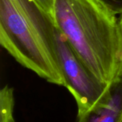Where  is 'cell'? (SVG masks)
Returning a JSON list of instances; mask_svg holds the SVG:
<instances>
[{
  "mask_svg": "<svg viewBox=\"0 0 122 122\" xmlns=\"http://www.w3.org/2000/svg\"><path fill=\"white\" fill-rule=\"evenodd\" d=\"M51 16L92 75L110 85L122 71L118 14L101 0H53Z\"/></svg>",
  "mask_w": 122,
  "mask_h": 122,
  "instance_id": "6da1fadb",
  "label": "cell"
},
{
  "mask_svg": "<svg viewBox=\"0 0 122 122\" xmlns=\"http://www.w3.org/2000/svg\"><path fill=\"white\" fill-rule=\"evenodd\" d=\"M0 43L25 68L49 83L66 86L53 20L34 0H0Z\"/></svg>",
  "mask_w": 122,
  "mask_h": 122,
  "instance_id": "7a4b0ae2",
  "label": "cell"
},
{
  "mask_svg": "<svg viewBox=\"0 0 122 122\" xmlns=\"http://www.w3.org/2000/svg\"><path fill=\"white\" fill-rule=\"evenodd\" d=\"M58 63L66 88L76 100L80 117L97 105L108 93L109 86L97 79L74 52L65 36L54 25Z\"/></svg>",
  "mask_w": 122,
  "mask_h": 122,
  "instance_id": "3957f363",
  "label": "cell"
},
{
  "mask_svg": "<svg viewBox=\"0 0 122 122\" xmlns=\"http://www.w3.org/2000/svg\"><path fill=\"white\" fill-rule=\"evenodd\" d=\"M122 116V71L110 84L104 99L80 117L77 122H119Z\"/></svg>",
  "mask_w": 122,
  "mask_h": 122,
  "instance_id": "277c9868",
  "label": "cell"
},
{
  "mask_svg": "<svg viewBox=\"0 0 122 122\" xmlns=\"http://www.w3.org/2000/svg\"><path fill=\"white\" fill-rule=\"evenodd\" d=\"M14 90L5 86L0 92V122H14Z\"/></svg>",
  "mask_w": 122,
  "mask_h": 122,
  "instance_id": "5b68a950",
  "label": "cell"
},
{
  "mask_svg": "<svg viewBox=\"0 0 122 122\" xmlns=\"http://www.w3.org/2000/svg\"><path fill=\"white\" fill-rule=\"evenodd\" d=\"M118 15L122 12V0H101Z\"/></svg>",
  "mask_w": 122,
  "mask_h": 122,
  "instance_id": "8992f818",
  "label": "cell"
},
{
  "mask_svg": "<svg viewBox=\"0 0 122 122\" xmlns=\"http://www.w3.org/2000/svg\"><path fill=\"white\" fill-rule=\"evenodd\" d=\"M42 9L49 14H51L53 8V0H34Z\"/></svg>",
  "mask_w": 122,
  "mask_h": 122,
  "instance_id": "52a82bcc",
  "label": "cell"
},
{
  "mask_svg": "<svg viewBox=\"0 0 122 122\" xmlns=\"http://www.w3.org/2000/svg\"><path fill=\"white\" fill-rule=\"evenodd\" d=\"M118 24H119L120 39H121V47H122V68H121V70L122 71V12L118 15Z\"/></svg>",
  "mask_w": 122,
  "mask_h": 122,
  "instance_id": "ba28073f",
  "label": "cell"
},
{
  "mask_svg": "<svg viewBox=\"0 0 122 122\" xmlns=\"http://www.w3.org/2000/svg\"><path fill=\"white\" fill-rule=\"evenodd\" d=\"M119 122H122V117H121V119H119Z\"/></svg>",
  "mask_w": 122,
  "mask_h": 122,
  "instance_id": "9c48e42d",
  "label": "cell"
}]
</instances>
